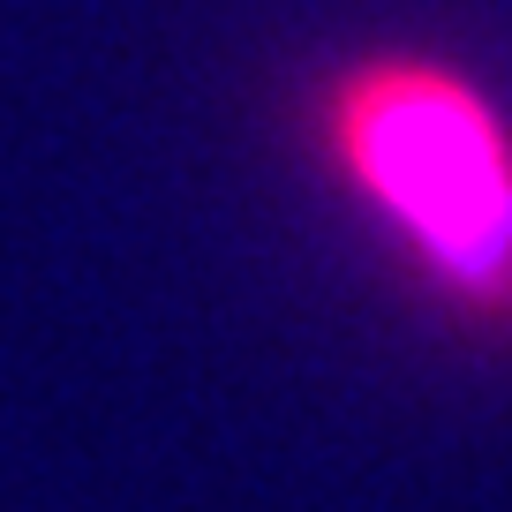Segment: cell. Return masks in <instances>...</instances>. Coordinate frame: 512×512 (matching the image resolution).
I'll list each match as a JSON object with an SVG mask.
<instances>
[{
	"label": "cell",
	"instance_id": "cell-1",
	"mask_svg": "<svg viewBox=\"0 0 512 512\" xmlns=\"http://www.w3.org/2000/svg\"><path fill=\"white\" fill-rule=\"evenodd\" d=\"M302 136L452 324L512 339V113L475 68L362 46L309 83Z\"/></svg>",
	"mask_w": 512,
	"mask_h": 512
}]
</instances>
